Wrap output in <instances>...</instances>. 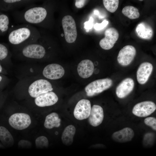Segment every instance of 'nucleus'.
I'll return each mask as SVG.
<instances>
[{
  "mask_svg": "<svg viewBox=\"0 0 156 156\" xmlns=\"http://www.w3.org/2000/svg\"><path fill=\"white\" fill-rule=\"evenodd\" d=\"M35 144L36 147L38 148H46L49 146V141L45 136H40L36 139Z\"/></svg>",
  "mask_w": 156,
  "mask_h": 156,
  "instance_id": "obj_26",
  "label": "nucleus"
},
{
  "mask_svg": "<svg viewBox=\"0 0 156 156\" xmlns=\"http://www.w3.org/2000/svg\"><path fill=\"white\" fill-rule=\"evenodd\" d=\"M8 122L10 125L14 129L22 130L27 128L31 124V120L27 114L17 113L12 115Z\"/></svg>",
  "mask_w": 156,
  "mask_h": 156,
  "instance_id": "obj_5",
  "label": "nucleus"
},
{
  "mask_svg": "<svg viewBox=\"0 0 156 156\" xmlns=\"http://www.w3.org/2000/svg\"><path fill=\"white\" fill-rule=\"evenodd\" d=\"M41 34L32 25L24 23L12 26L10 29L8 40L10 44L16 49H18L38 39Z\"/></svg>",
  "mask_w": 156,
  "mask_h": 156,
  "instance_id": "obj_1",
  "label": "nucleus"
},
{
  "mask_svg": "<svg viewBox=\"0 0 156 156\" xmlns=\"http://www.w3.org/2000/svg\"><path fill=\"white\" fill-rule=\"evenodd\" d=\"M43 38L41 36L35 41L18 49L22 55L27 58L39 60L43 58L46 53Z\"/></svg>",
  "mask_w": 156,
  "mask_h": 156,
  "instance_id": "obj_2",
  "label": "nucleus"
},
{
  "mask_svg": "<svg viewBox=\"0 0 156 156\" xmlns=\"http://www.w3.org/2000/svg\"><path fill=\"white\" fill-rule=\"evenodd\" d=\"M60 122L61 119L58 114L55 112H52L46 117L44 126L48 129H51L54 127H58L60 125Z\"/></svg>",
  "mask_w": 156,
  "mask_h": 156,
  "instance_id": "obj_21",
  "label": "nucleus"
},
{
  "mask_svg": "<svg viewBox=\"0 0 156 156\" xmlns=\"http://www.w3.org/2000/svg\"><path fill=\"white\" fill-rule=\"evenodd\" d=\"M103 1L105 7L109 12L114 13L117 10L119 4V0H103Z\"/></svg>",
  "mask_w": 156,
  "mask_h": 156,
  "instance_id": "obj_24",
  "label": "nucleus"
},
{
  "mask_svg": "<svg viewBox=\"0 0 156 156\" xmlns=\"http://www.w3.org/2000/svg\"><path fill=\"white\" fill-rule=\"evenodd\" d=\"M36 0H4V9L7 10H14L23 6L25 7L34 3Z\"/></svg>",
  "mask_w": 156,
  "mask_h": 156,
  "instance_id": "obj_19",
  "label": "nucleus"
},
{
  "mask_svg": "<svg viewBox=\"0 0 156 156\" xmlns=\"http://www.w3.org/2000/svg\"><path fill=\"white\" fill-rule=\"evenodd\" d=\"M156 109V105L153 102L144 101L136 104L133 109L132 113L138 117H145L153 113Z\"/></svg>",
  "mask_w": 156,
  "mask_h": 156,
  "instance_id": "obj_7",
  "label": "nucleus"
},
{
  "mask_svg": "<svg viewBox=\"0 0 156 156\" xmlns=\"http://www.w3.org/2000/svg\"><path fill=\"white\" fill-rule=\"evenodd\" d=\"M58 100L56 94L53 92L50 91L41 94L36 97L35 102L39 107H44L55 104Z\"/></svg>",
  "mask_w": 156,
  "mask_h": 156,
  "instance_id": "obj_12",
  "label": "nucleus"
},
{
  "mask_svg": "<svg viewBox=\"0 0 156 156\" xmlns=\"http://www.w3.org/2000/svg\"><path fill=\"white\" fill-rule=\"evenodd\" d=\"M91 103L89 100L82 99L76 105L73 114L75 118L79 120L88 118L91 109Z\"/></svg>",
  "mask_w": 156,
  "mask_h": 156,
  "instance_id": "obj_10",
  "label": "nucleus"
},
{
  "mask_svg": "<svg viewBox=\"0 0 156 156\" xmlns=\"http://www.w3.org/2000/svg\"><path fill=\"white\" fill-rule=\"evenodd\" d=\"M135 48L131 45H127L119 51L117 60L118 63L122 66L129 65L134 59L136 54Z\"/></svg>",
  "mask_w": 156,
  "mask_h": 156,
  "instance_id": "obj_8",
  "label": "nucleus"
},
{
  "mask_svg": "<svg viewBox=\"0 0 156 156\" xmlns=\"http://www.w3.org/2000/svg\"><path fill=\"white\" fill-rule=\"evenodd\" d=\"M94 66L92 62L88 59L81 61L78 64L77 71L79 76L83 78H87L93 73Z\"/></svg>",
  "mask_w": 156,
  "mask_h": 156,
  "instance_id": "obj_17",
  "label": "nucleus"
},
{
  "mask_svg": "<svg viewBox=\"0 0 156 156\" xmlns=\"http://www.w3.org/2000/svg\"><path fill=\"white\" fill-rule=\"evenodd\" d=\"M75 132V128L73 125H69L66 127L61 136L63 143L66 146L71 145L73 142V137Z\"/></svg>",
  "mask_w": 156,
  "mask_h": 156,
  "instance_id": "obj_20",
  "label": "nucleus"
},
{
  "mask_svg": "<svg viewBox=\"0 0 156 156\" xmlns=\"http://www.w3.org/2000/svg\"><path fill=\"white\" fill-rule=\"evenodd\" d=\"M52 90L51 84L49 82L45 79H40L35 81L30 85L28 92L31 97L36 98L41 94Z\"/></svg>",
  "mask_w": 156,
  "mask_h": 156,
  "instance_id": "obj_6",
  "label": "nucleus"
},
{
  "mask_svg": "<svg viewBox=\"0 0 156 156\" xmlns=\"http://www.w3.org/2000/svg\"><path fill=\"white\" fill-rule=\"evenodd\" d=\"M135 31L138 36L141 38L148 40L153 35V30L151 26L144 22L139 23L137 26Z\"/></svg>",
  "mask_w": 156,
  "mask_h": 156,
  "instance_id": "obj_18",
  "label": "nucleus"
},
{
  "mask_svg": "<svg viewBox=\"0 0 156 156\" xmlns=\"http://www.w3.org/2000/svg\"><path fill=\"white\" fill-rule=\"evenodd\" d=\"M86 0H76L75 3V6L77 8H82L85 5Z\"/></svg>",
  "mask_w": 156,
  "mask_h": 156,
  "instance_id": "obj_32",
  "label": "nucleus"
},
{
  "mask_svg": "<svg viewBox=\"0 0 156 156\" xmlns=\"http://www.w3.org/2000/svg\"><path fill=\"white\" fill-rule=\"evenodd\" d=\"M134 86L133 80L127 78L123 80L118 85L116 89V94L118 98H123L128 95L133 90Z\"/></svg>",
  "mask_w": 156,
  "mask_h": 156,
  "instance_id": "obj_15",
  "label": "nucleus"
},
{
  "mask_svg": "<svg viewBox=\"0 0 156 156\" xmlns=\"http://www.w3.org/2000/svg\"><path fill=\"white\" fill-rule=\"evenodd\" d=\"M2 67L1 66L0 64V73H1L2 71Z\"/></svg>",
  "mask_w": 156,
  "mask_h": 156,
  "instance_id": "obj_34",
  "label": "nucleus"
},
{
  "mask_svg": "<svg viewBox=\"0 0 156 156\" xmlns=\"http://www.w3.org/2000/svg\"><path fill=\"white\" fill-rule=\"evenodd\" d=\"M4 147V146L2 144L0 143V148H3Z\"/></svg>",
  "mask_w": 156,
  "mask_h": 156,
  "instance_id": "obj_33",
  "label": "nucleus"
},
{
  "mask_svg": "<svg viewBox=\"0 0 156 156\" xmlns=\"http://www.w3.org/2000/svg\"><path fill=\"white\" fill-rule=\"evenodd\" d=\"M93 19L92 17H91L89 21L86 22L85 23V28L86 29H91L93 25Z\"/></svg>",
  "mask_w": 156,
  "mask_h": 156,
  "instance_id": "obj_31",
  "label": "nucleus"
},
{
  "mask_svg": "<svg viewBox=\"0 0 156 156\" xmlns=\"http://www.w3.org/2000/svg\"><path fill=\"white\" fill-rule=\"evenodd\" d=\"M62 24L66 41L72 43L76 40L77 32L75 21L70 15L64 16L62 20Z\"/></svg>",
  "mask_w": 156,
  "mask_h": 156,
  "instance_id": "obj_4",
  "label": "nucleus"
},
{
  "mask_svg": "<svg viewBox=\"0 0 156 156\" xmlns=\"http://www.w3.org/2000/svg\"><path fill=\"white\" fill-rule=\"evenodd\" d=\"M113 81L106 78L95 80L88 84L85 88L87 95L92 96L99 94L110 88Z\"/></svg>",
  "mask_w": 156,
  "mask_h": 156,
  "instance_id": "obj_3",
  "label": "nucleus"
},
{
  "mask_svg": "<svg viewBox=\"0 0 156 156\" xmlns=\"http://www.w3.org/2000/svg\"><path fill=\"white\" fill-rule=\"evenodd\" d=\"M134 135L133 130L130 128L126 127L114 133L112 138L116 142L125 143L131 141Z\"/></svg>",
  "mask_w": 156,
  "mask_h": 156,
  "instance_id": "obj_16",
  "label": "nucleus"
},
{
  "mask_svg": "<svg viewBox=\"0 0 156 156\" xmlns=\"http://www.w3.org/2000/svg\"><path fill=\"white\" fill-rule=\"evenodd\" d=\"M104 38L99 42V45L103 49L108 50L112 49L119 37L118 31L113 27L107 29L105 32Z\"/></svg>",
  "mask_w": 156,
  "mask_h": 156,
  "instance_id": "obj_9",
  "label": "nucleus"
},
{
  "mask_svg": "<svg viewBox=\"0 0 156 156\" xmlns=\"http://www.w3.org/2000/svg\"><path fill=\"white\" fill-rule=\"evenodd\" d=\"M10 20L8 16L4 14H0V32L3 33L9 28Z\"/></svg>",
  "mask_w": 156,
  "mask_h": 156,
  "instance_id": "obj_25",
  "label": "nucleus"
},
{
  "mask_svg": "<svg viewBox=\"0 0 156 156\" xmlns=\"http://www.w3.org/2000/svg\"><path fill=\"white\" fill-rule=\"evenodd\" d=\"M18 145L20 147L29 148L31 146V143L29 141L22 140L19 141L18 143Z\"/></svg>",
  "mask_w": 156,
  "mask_h": 156,
  "instance_id": "obj_29",
  "label": "nucleus"
},
{
  "mask_svg": "<svg viewBox=\"0 0 156 156\" xmlns=\"http://www.w3.org/2000/svg\"><path fill=\"white\" fill-rule=\"evenodd\" d=\"M109 22L106 20H104L101 23H96L94 25V28L97 30H100L103 29L108 24Z\"/></svg>",
  "mask_w": 156,
  "mask_h": 156,
  "instance_id": "obj_30",
  "label": "nucleus"
},
{
  "mask_svg": "<svg viewBox=\"0 0 156 156\" xmlns=\"http://www.w3.org/2000/svg\"><path fill=\"white\" fill-rule=\"evenodd\" d=\"M2 79V78L1 76H0V82L1 81Z\"/></svg>",
  "mask_w": 156,
  "mask_h": 156,
  "instance_id": "obj_35",
  "label": "nucleus"
},
{
  "mask_svg": "<svg viewBox=\"0 0 156 156\" xmlns=\"http://www.w3.org/2000/svg\"><path fill=\"white\" fill-rule=\"evenodd\" d=\"M0 140L4 146L9 147L12 146L14 141L13 136L5 127L0 126Z\"/></svg>",
  "mask_w": 156,
  "mask_h": 156,
  "instance_id": "obj_22",
  "label": "nucleus"
},
{
  "mask_svg": "<svg viewBox=\"0 0 156 156\" xmlns=\"http://www.w3.org/2000/svg\"><path fill=\"white\" fill-rule=\"evenodd\" d=\"M122 13L125 16L131 19L138 18L140 16L138 9L131 5L125 7L122 10Z\"/></svg>",
  "mask_w": 156,
  "mask_h": 156,
  "instance_id": "obj_23",
  "label": "nucleus"
},
{
  "mask_svg": "<svg viewBox=\"0 0 156 156\" xmlns=\"http://www.w3.org/2000/svg\"><path fill=\"white\" fill-rule=\"evenodd\" d=\"M153 67L151 64L148 62L141 63L137 72V79L140 84H143L148 80L153 70Z\"/></svg>",
  "mask_w": 156,
  "mask_h": 156,
  "instance_id": "obj_13",
  "label": "nucleus"
},
{
  "mask_svg": "<svg viewBox=\"0 0 156 156\" xmlns=\"http://www.w3.org/2000/svg\"><path fill=\"white\" fill-rule=\"evenodd\" d=\"M144 122L147 126L150 127L154 130H156V119L153 117H148L144 120Z\"/></svg>",
  "mask_w": 156,
  "mask_h": 156,
  "instance_id": "obj_27",
  "label": "nucleus"
},
{
  "mask_svg": "<svg viewBox=\"0 0 156 156\" xmlns=\"http://www.w3.org/2000/svg\"><path fill=\"white\" fill-rule=\"evenodd\" d=\"M64 68L57 64H51L46 66L42 73L46 78L52 80L57 79L62 77L64 74Z\"/></svg>",
  "mask_w": 156,
  "mask_h": 156,
  "instance_id": "obj_11",
  "label": "nucleus"
},
{
  "mask_svg": "<svg viewBox=\"0 0 156 156\" xmlns=\"http://www.w3.org/2000/svg\"><path fill=\"white\" fill-rule=\"evenodd\" d=\"M104 118V113L103 108L100 105H94L91 108L88 121L89 124L93 127L100 125Z\"/></svg>",
  "mask_w": 156,
  "mask_h": 156,
  "instance_id": "obj_14",
  "label": "nucleus"
},
{
  "mask_svg": "<svg viewBox=\"0 0 156 156\" xmlns=\"http://www.w3.org/2000/svg\"><path fill=\"white\" fill-rule=\"evenodd\" d=\"M8 48L4 45L0 43V60L5 59L8 54Z\"/></svg>",
  "mask_w": 156,
  "mask_h": 156,
  "instance_id": "obj_28",
  "label": "nucleus"
}]
</instances>
